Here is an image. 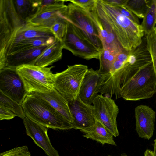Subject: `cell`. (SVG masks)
Here are the masks:
<instances>
[{
	"label": "cell",
	"mask_w": 156,
	"mask_h": 156,
	"mask_svg": "<svg viewBox=\"0 0 156 156\" xmlns=\"http://www.w3.org/2000/svg\"><path fill=\"white\" fill-rule=\"evenodd\" d=\"M154 153L155 156H156V138L154 140Z\"/></svg>",
	"instance_id": "obj_39"
},
{
	"label": "cell",
	"mask_w": 156,
	"mask_h": 156,
	"mask_svg": "<svg viewBox=\"0 0 156 156\" xmlns=\"http://www.w3.org/2000/svg\"><path fill=\"white\" fill-rule=\"evenodd\" d=\"M144 156H155L154 151L147 149L144 153Z\"/></svg>",
	"instance_id": "obj_38"
},
{
	"label": "cell",
	"mask_w": 156,
	"mask_h": 156,
	"mask_svg": "<svg viewBox=\"0 0 156 156\" xmlns=\"http://www.w3.org/2000/svg\"><path fill=\"white\" fill-rule=\"evenodd\" d=\"M146 46L150 55L156 76V27L153 30L145 35Z\"/></svg>",
	"instance_id": "obj_28"
},
{
	"label": "cell",
	"mask_w": 156,
	"mask_h": 156,
	"mask_svg": "<svg viewBox=\"0 0 156 156\" xmlns=\"http://www.w3.org/2000/svg\"><path fill=\"white\" fill-rule=\"evenodd\" d=\"M108 156H111V155H108ZM127 156V155H126V154H122L121 156Z\"/></svg>",
	"instance_id": "obj_40"
},
{
	"label": "cell",
	"mask_w": 156,
	"mask_h": 156,
	"mask_svg": "<svg viewBox=\"0 0 156 156\" xmlns=\"http://www.w3.org/2000/svg\"><path fill=\"white\" fill-rule=\"evenodd\" d=\"M0 104L23 119L26 116L21 105L0 91Z\"/></svg>",
	"instance_id": "obj_27"
},
{
	"label": "cell",
	"mask_w": 156,
	"mask_h": 156,
	"mask_svg": "<svg viewBox=\"0 0 156 156\" xmlns=\"http://www.w3.org/2000/svg\"><path fill=\"white\" fill-rule=\"evenodd\" d=\"M141 26L144 34L147 35L152 32L156 24V0H150L147 11L143 18Z\"/></svg>",
	"instance_id": "obj_23"
},
{
	"label": "cell",
	"mask_w": 156,
	"mask_h": 156,
	"mask_svg": "<svg viewBox=\"0 0 156 156\" xmlns=\"http://www.w3.org/2000/svg\"><path fill=\"white\" fill-rule=\"evenodd\" d=\"M0 156H31L27 146L16 147L1 153Z\"/></svg>",
	"instance_id": "obj_31"
},
{
	"label": "cell",
	"mask_w": 156,
	"mask_h": 156,
	"mask_svg": "<svg viewBox=\"0 0 156 156\" xmlns=\"http://www.w3.org/2000/svg\"><path fill=\"white\" fill-rule=\"evenodd\" d=\"M65 2L60 0L57 3L41 8L26 23L50 28L57 22L67 20V5L65 4Z\"/></svg>",
	"instance_id": "obj_12"
},
{
	"label": "cell",
	"mask_w": 156,
	"mask_h": 156,
	"mask_svg": "<svg viewBox=\"0 0 156 156\" xmlns=\"http://www.w3.org/2000/svg\"><path fill=\"white\" fill-rule=\"evenodd\" d=\"M129 51L124 49L116 55V59L123 62H126L129 55Z\"/></svg>",
	"instance_id": "obj_37"
},
{
	"label": "cell",
	"mask_w": 156,
	"mask_h": 156,
	"mask_svg": "<svg viewBox=\"0 0 156 156\" xmlns=\"http://www.w3.org/2000/svg\"><path fill=\"white\" fill-rule=\"evenodd\" d=\"M88 69L87 66L81 64L68 66L64 70L55 73V88L68 101L76 99Z\"/></svg>",
	"instance_id": "obj_6"
},
{
	"label": "cell",
	"mask_w": 156,
	"mask_h": 156,
	"mask_svg": "<svg viewBox=\"0 0 156 156\" xmlns=\"http://www.w3.org/2000/svg\"><path fill=\"white\" fill-rule=\"evenodd\" d=\"M83 136L102 144H106L117 146L114 140L113 136L112 134L103 124L97 119L92 129L89 132L85 133Z\"/></svg>",
	"instance_id": "obj_21"
},
{
	"label": "cell",
	"mask_w": 156,
	"mask_h": 156,
	"mask_svg": "<svg viewBox=\"0 0 156 156\" xmlns=\"http://www.w3.org/2000/svg\"><path fill=\"white\" fill-rule=\"evenodd\" d=\"M0 91L21 105L29 94L16 68L9 67L0 70Z\"/></svg>",
	"instance_id": "obj_10"
},
{
	"label": "cell",
	"mask_w": 156,
	"mask_h": 156,
	"mask_svg": "<svg viewBox=\"0 0 156 156\" xmlns=\"http://www.w3.org/2000/svg\"><path fill=\"white\" fill-rule=\"evenodd\" d=\"M11 111L0 104V119L10 120L16 116Z\"/></svg>",
	"instance_id": "obj_34"
},
{
	"label": "cell",
	"mask_w": 156,
	"mask_h": 156,
	"mask_svg": "<svg viewBox=\"0 0 156 156\" xmlns=\"http://www.w3.org/2000/svg\"><path fill=\"white\" fill-rule=\"evenodd\" d=\"M68 101L73 119V129L84 133L90 131L97 120L93 105L85 103L79 96L76 99Z\"/></svg>",
	"instance_id": "obj_11"
},
{
	"label": "cell",
	"mask_w": 156,
	"mask_h": 156,
	"mask_svg": "<svg viewBox=\"0 0 156 156\" xmlns=\"http://www.w3.org/2000/svg\"><path fill=\"white\" fill-rule=\"evenodd\" d=\"M93 104L97 119L106 127L114 136H118L116 119L119 109L115 101L110 97L98 94Z\"/></svg>",
	"instance_id": "obj_9"
},
{
	"label": "cell",
	"mask_w": 156,
	"mask_h": 156,
	"mask_svg": "<svg viewBox=\"0 0 156 156\" xmlns=\"http://www.w3.org/2000/svg\"><path fill=\"white\" fill-rule=\"evenodd\" d=\"M117 55L109 50L103 49L99 57L100 67L99 71L102 74L108 73L116 59Z\"/></svg>",
	"instance_id": "obj_25"
},
{
	"label": "cell",
	"mask_w": 156,
	"mask_h": 156,
	"mask_svg": "<svg viewBox=\"0 0 156 156\" xmlns=\"http://www.w3.org/2000/svg\"><path fill=\"white\" fill-rule=\"evenodd\" d=\"M156 113L148 106L140 105L135 109L136 130L139 136L149 140L152 137L155 129Z\"/></svg>",
	"instance_id": "obj_14"
},
{
	"label": "cell",
	"mask_w": 156,
	"mask_h": 156,
	"mask_svg": "<svg viewBox=\"0 0 156 156\" xmlns=\"http://www.w3.org/2000/svg\"><path fill=\"white\" fill-rule=\"evenodd\" d=\"M98 0H71L69 1L80 8L89 11H93L96 8Z\"/></svg>",
	"instance_id": "obj_32"
},
{
	"label": "cell",
	"mask_w": 156,
	"mask_h": 156,
	"mask_svg": "<svg viewBox=\"0 0 156 156\" xmlns=\"http://www.w3.org/2000/svg\"><path fill=\"white\" fill-rule=\"evenodd\" d=\"M21 106L26 116L46 127L62 130L73 129L72 123L48 102L35 94H28Z\"/></svg>",
	"instance_id": "obj_3"
},
{
	"label": "cell",
	"mask_w": 156,
	"mask_h": 156,
	"mask_svg": "<svg viewBox=\"0 0 156 156\" xmlns=\"http://www.w3.org/2000/svg\"><path fill=\"white\" fill-rule=\"evenodd\" d=\"M38 9L41 8L51 5L58 2L60 0H35Z\"/></svg>",
	"instance_id": "obj_35"
},
{
	"label": "cell",
	"mask_w": 156,
	"mask_h": 156,
	"mask_svg": "<svg viewBox=\"0 0 156 156\" xmlns=\"http://www.w3.org/2000/svg\"><path fill=\"white\" fill-rule=\"evenodd\" d=\"M128 0H102L104 2L114 6H124Z\"/></svg>",
	"instance_id": "obj_36"
},
{
	"label": "cell",
	"mask_w": 156,
	"mask_h": 156,
	"mask_svg": "<svg viewBox=\"0 0 156 156\" xmlns=\"http://www.w3.org/2000/svg\"><path fill=\"white\" fill-rule=\"evenodd\" d=\"M33 93L37 95L47 101L73 125V119L69 109L68 101L55 88L52 92L49 93L38 92Z\"/></svg>",
	"instance_id": "obj_17"
},
{
	"label": "cell",
	"mask_w": 156,
	"mask_h": 156,
	"mask_svg": "<svg viewBox=\"0 0 156 156\" xmlns=\"http://www.w3.org/2000/svg\"><path fill=\"white\" fill-rule=\"evenodd\" d=\"M150 2L147 0H128L124 7L138 18H143Z\"/></svg>",
	"instance_id": "obj_24"
},
{
	"label": "cell",
	"mask_w": 156,
	"mask_h": 156,
	"mask_svg": "<svg viewBox=\"0 0 156 156\" xmlns=\"http://www.w3.org/2000/svg\"><path fill=\"white\" fill-rule=\"evenodd\" d=\"M95 10L102 25L111 29L125 50L131 51L141 44L144 33L140 24L133 22L102 0H98Z\"/></svg>",
	"instance_id": "obj_2"
},
{
	"label": "cell",
	"mask_w": 156,
	"mask_h": 156,
	"mask_svg": "<svg viewBox=\"0 0 156 156\" xmlns=\"http://www.w3.org/2000/svg\"><path fill=\"white\" fill-rule=\"evenodd\" d=\"M13 2L17 14L26 23L38 11L33 0H14Z\"/></svg>",
	"instance_id": "obj_22"
},
{
	"label": "cell",
	"mask_w": 156,
	"mask_h": 156,
	"mask_svg": "<svg viewBox=\"0 0 156 156\" xmlns=\"http://www.w3.org/2000/svg\"><path fill=\"white\" fill-rule=\"evenodd\" d=\"M23 119L27 135L43 150L47 156H60L58 151L51 144L47 133L48 128L26 116Z\"/></svg>",
	"instance_id": "obj_13"
},
{
	"label": "cell",
	"mask_w": 156,
	"mask_h": 156,
	"mask_svg": "<svg viewBox=\"0 0 156 156\" xmlns=\"http://www.w3.org/2000/svg\"><path fill=\"white\" fill-rule=\"evenodd\" d=\"M53 67L25 65L16 68V69L29 94L49 93L55 89V74L51 71Z\"/></svg>",
	"instance_id": "obj_4"
},
{
	"label": "cell",
	"mask_w": 156,
	"mask_h": 156,
	"mask_svg": "<svg viewBox=\"0 0 156 156\" xmlns=\"http://www.w3.org/2000/svg\"><path fill=\"white\" fill-rule=\"evenodd\" d=\"M104 28L108 32V35L102 43L103 49H108L116 55L122 51L124 49L112 30L108 27H104Z\"/></svg>",
	"instance_id": "obj_26"
},
{
	"label": "cell",
	"mask_w": 156,
	"mask_h": 156,
	"mask_svg": "<svg viewBox=\"0 0 156 156\" xmlns=\"http://www.w3.org/2000/svg\"><path fill=\"white\" fill-rule=\"evenodd\" d=\"M113 6L121 14L133 22L140 24L139 18L124 6Z\"/></svg>",
	"instance_id": "obj_33"
},
{
	"label": "cell",
	"mask_w": 156,
	"mask_h": 156,
	"mask_svg": "<svg viewBox=\"0 0 156 156\" xmlns=\"http://www.w3.org/2000/svg\"><path fill=\"white\" fill-rule=\"evenodd\" d=\"M104 80L98 70L88 69L82 82L79 96L85 103L91 105L99 93Z\"/></svg>",
	"instance_id": "obj_15"
},
{
	"label": "cell",
	"mask_w": 156,
	"mask_h": 156,
	"mask_svg": "<svg viewBox=\"0 0 156 156\" xmlns=\"http://www.w3.org/2000/svg\"><path fill=\"white\" fill-rule=\"evenodd\" d=\"M63 46L62 41L56 39L48 45L37 57L34 65L46 67L59 60L62 58Z\"/></svg>",
	"instance_id": "obj_19"
},
{
	"label": "cell",
	"mask_w": 156,
	"mask_h": 156,
	"mask_svg": "<svg viewBox=\"0 0 156 156\" xmlns=\"http://www.w3.org/2000/svg\"><path fill=\"white\" fill-rule=\"evenodd\" d=\"M135 59L127 60L121 82L120 98L137 101L152 97L156 93V76L148 51L135 49Z\"/></svg>",
	"instance_id": "obj_1"
},
{
	"label": "cell",
	"mask_w": 156,
	"mask_h": 156,
	"mask_svg": "<svg viewBox=\"0 0 156 156\" xmlns=\"http://www.w3.org/2000/svg\"><path fill=\"white\" fill-rule=\"evenodd\" d=\"M55 39L54 37H46L25 40L14 42L8 47L7 56L25 50L48 45L54 42Z\"/></svg>",
	"instance_id": "obj_20"
},
{
	"label": "cell",
	"mask_w": 156,
	"mask_h": 156,
	"mask_svg": "<svg viewBox=\"0 0 156 156\" xmlns=\"http://www.w3.org/2000/svg\"><path fill=\"white\" fill-rule=\"evenodd\" d=\"M48 46L25 50L8 55L6 67L16 68L25 65H34L37 58Z\"/></svg>",
	"instance_id": "obj_16"
},
{
	"label": "cell",
	"mask_w": 156,
	"mask_h": 156,
	"mask_svg": "<svg viewBox=\"0 0 156 156\" xmlns=\"http://www.w3.org/2000/svg\"><path fill=\"white\" fill-rule=\"evenodd\" d=\"M66 18L69 21L80 28L100 51H102V42L89 11L70 2L67 5Z\"/></svg>",
	"instance_id": "obj_8"
},
{
	"label": "cell",
	"mask_w": 156,
	"mask_h": 156,
	"mask_svg": "<svg viewBox=\"0 0 156 156\" xmlns=\"http://www.w3.org/2000/svg\"><path fill=\"white\" fill-rule=\"evenodd\" d=\"M67 22L66 33L62 41L63 48L76 56L87 60L99 59L102 52L90 42L80 28L68 20Z\"/></svg>",
	"instance_id": "obj_7"
},
{
	"label": "cell",
	"mask_w": 156,
	"mask_h": 156,
	"mask_svg": "<svg viewBox=\"0 0 156 156\" xmlns=\"http://www.w3.org/2000/svg\"><path fill=\"white\" fill-rule=\"evenodd\" d=\"M26 23L17 14L13 0H0V56H7L12 37Z\"/></svg>",
	"instance_id": "obj_5"
},
{
	"label": "cell",
	"mask_w": 156,
	"mask_h": 156,
	"mask_svg": "<svg viewBox=\"0 0 156 156\" xmlns=\"http://www.w3.org/2000/svg\"><path fill=\"white\" fill-rule=\"evenodd\" d=\"M67 20L63 19L55 23L50 28L55 37L62 41L67 30Z\"/></svg>",
	"instance_id": "obj_29"
},
{
	"label": "cell",
	"mask_w": 156,
	"mask_h": 156,
	"mask_svg": "<svg viewBox=\"0 0 156 156\" xmlns=\"http://www.w3.org/2000/svg\"><path fill=\"white\" fill-rule=\"evenodd\" d=\"M51 37L54 36L50 28L26 23L15 33L9 43L8 48L11 44L17 41L25 40Z\"/></svg>",
	"instance_id": "obj_18"
},
{
	"label": "cell",
	"mask_w": 156,
	"mask_h": 156,
	"mask_svg": "<svg viewBox=\"0 0 156 156\" xmlns=\"http://www.w3.org/2000/svg\"><path fill=\"white\" fill-rule=\"evenodd\" d=\"M89 12L90 17L97 28L100 38L102 44L108 36V32L104 29L101 20L96 13L95 9L93 11H89Z\"/></svg>",
	"instance_id": "obj_30"
}]
</instances>
